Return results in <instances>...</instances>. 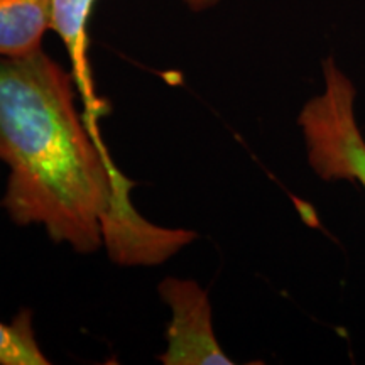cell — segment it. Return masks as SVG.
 Returning a JSON list of instances; mask_svg holds the SVG:
<instances>
[{
  "label": "cell",
  "mask_w": 365,
  "mask_h": 365,
  "mask_svg": "<svg viewBox=\"0 0 365 365\" xmlns=\"http://www.w3.org/2000/svg\"><path fill=\"white\" fill-rule=\"evenodd\" d=\"M78 86L43 48L0 56V161L9 168L2 208L17 225H41L58 244L100 247L122 266H156L195 239L140 215L134 182L117 170L78 108Z\"/></svg>",
  "instance_id": "obj_1"
},
{
  "label": "cell",
  "mask_w": 365,
  "mask_h": 365,
  "mask_svg": "<svg viewBox=\"0 0 365 365\" xmlns=\"http://www.w3.org/2000/svg\"><path fill=\"white\" fill-rule=\"evenodd\" d=\"M323 90L298 113L309 168L325 182H359L365 191V135L357 122V88L333 58L323 59Z\"/></svg>",
  "instance_id": "obj_2"
},
{
  "label": "cell",
  "mask_w": 365,
  "mask_h": 365,
  "mask_svg": "<svg viewBox=\"0 0 365 365\" xmlns=\"http://www.w3.org/2000/svg\"><path fill=\"white\" fill-rule=\"evenodd\" d=\"M159 294L171 312L164 365H230L234 364L218 344L212 322L208 293L191 279L168 277Z\"/></svg>",
  "instance_id": "obj_3"
},
{
  "label": "cell",
  "mask_w": 365,
  "mask_h": 365,
  "mask_svg": "<svg viewBox=\"0 0 365 365\" xmlns=\"http://www.w3.org/2000/svg\"><path fill=\"white\" fill-rule=\"evenodd\" d=\"M95 2L97 0H56L51 31L56 33L61 43L65 44L71 63V73L75 76L80 100L83 103L85 118L91 130L98 134L97 118L102 117L105 110L102 98L95 91L93 71H91L88 58L90 39L88 31H86ZM182 2L191 11L202 12L215 7L220 0H182Z\"/></svg>",
  "instance_id": "obj_4"
},
{
  "label": "cell",
  "mask_w": 365,
  "mask_h": 365,
  "mask_svg": "<svg viewBox=\"0 0 365 365\" xmlns=\"http://www.w3.org/2000/svg\"><path fill=\"white\" fill-rule=\"evenodd\" d=\"M56 0H0V56H19L41 48L51 31Z\"/></svg>",
  "instance_id": "obj_5"
},
{
  "label": "cell",
  "mask_w": 365,
  "mask_h": 365,
  "mask_svg": "<svg viewBox=\"0 0 365 365\" xmlns=\"http://www.w3.org/2000/svg\"><path fill=\"white\" fill-rule=\"evenodd\" d=\"M36 340L33 317L22 309L11 323L0 322V365H48Z\"/></svg>",
  "instance_id": "obj_6"
}]
</instances>
